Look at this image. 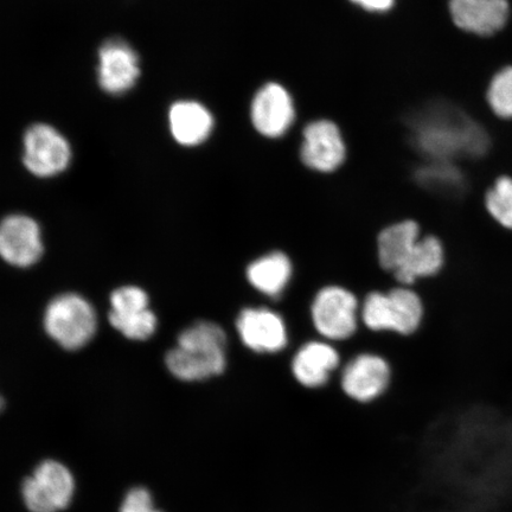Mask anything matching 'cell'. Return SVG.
Masks as SVG:
<instances>
[{
  "label": "cell",
  "mask_w": 512,
  "mask_h": 512,
  "mask_svg": "<svg viewBox=\"0 0 512 512\" xmlns=\"http://www.w3.org/2000/svg\"><path fill=\"white\" fill-rule=\"evenodd\" d=\"M72 151L55 128L36 124L24 136L23 163L32 175L53 177L67 169Z\"/></svg>",
  "instance_id": "30bf717a"
},
{
  "label": "cell",
  "mask_w": 512,
  "mask_h": 512,
  "mask_svg": "<svg viewBox=\"0 0 512 512\" xmlns=\"http://www.w3.org/2000/svg\"><path fill=\"white\" fill-rule=\"evenodd\" d=\"M251 118L255 130L262 136L283 137L296 119L291 94L279 83H267L254 96Z\"/></svg>",
  "instance_id": "5bb4252c"
},
{
  "label": "cell",
  "mask_w": 512,
  "mask_h": 512,
  "mask_svg": "<svg viewBox=\"0 0 512 512\" xmlns=\"http://www.w3.org/2000/svg\"><path fill=\"white\" fill-rule=\"evenodd\" d=\"M454 24L470 34L491 36L509 21V0H450Z\"/></svg>",
  "instance_id": "2e32d148"
},
{
  "label": "cell",
  "mask_w": 512,
  "mask_h": 512,
  "mask_svg": "<svg viewBox=\"0 0 512 512\" xmlns=\"http://www.w3.org/2000/svg\"><path fill=\"white\" fill-rule=\"evenodd\" d=\"M300 157L307 168L320 174H331L341 168L347 149L341 131L329 120H317L303 132Z\"/></svg>",
  "instance_id": "4fadbf2b"
},
{
  "label": "cell",
  "mask_w": 512,
  "mask_h": 512,
  "mask_svg": "<svg viewBox=\"0 0 512 512\" xmlns=\"http://www.w3.org/2000/svg\"><path fill=\"white\" fill-rule=\"evenodd\" d=\"M149 309V297L142 288L124 286L111 294V311L117 315Z\"/></svg>",
  "instance_id": "cb8c5ba5"
},
{
  "label": "cell",
  "mask_w": 512,
  "mask_h": 512,
  "mask_svg": "<svg viewBox=\"0 0 512 512\" xmlns=\"http://www.w3.org/2000/svg\"><path fill=\"white\" fill-rule=\"evenodd\" d=\"M169 123L178 144L195 146L206 142L213 130L214 119L198 102L178 101L170 108Z\"/></svg>",
  "instance_id": "ac0fdd59"
},
{
  "label": "cell",
  "mask_w": 512,
  "mask_h": 512,
  "mask_svg": "<svg viewBox=\"0 0 512 512\" xmlns=\"http://www.w3.org/2000/svg\"><path fill=\"white\" fill-rule=\"evenodd\" d=\"M361 9L374 14H383L393 8L395 0H350Z\"/></svg>",
  "instance_id": "4316f807"
},
{
  "label": "cell",
  "mask_w": 512,
  "mask_h": 512,
  "mask_svg": "<svg viewBox=\"0 0 512 512\" xmlns=\"http://www.w3.org/2000/svg\"><path fill=\"white\" fill-rule=\"evenodd\" d=\"M177 342L165 363L178 380H208L226 370L227 335L220 325L198 322L182 331Z\"/></svg>",
  "instance_id": "3957f363"
},
{
  "label": "cell",
  "mask_w": 512,
  "mask_h": 512,
  "mask_svg": "<svg viewBox=\"0 0 512 512\" xmlns=\"http://www.w3.org/2000/svg\"><path fill=\"white\" fill-rule=\"evenodd\" d=\"M448 261L450 255L445 240L437 233L426 232L405 264L393 274L392 281L396 285L409 287L431 283L445 273Z\"/></svg>",
  "instance_id": "8fae6325"
},
{
  "label": "cell",
  "mask_w": 512,
  "mask_h": 512,
  "mask_svg": "<svg viewBox=\"0 0 512 512\" xmlns=\"http://www.w3.org/2000/svg\"><path fill=\"white\" fill-rule=\"evenodd\" d=\"M361 304L360 294L347 285L318 287L307 310L313 335L341 348L355 342L363 331Z\"/></svg>",
  "instance_id": "277c9868"
},
{
  "label": "cell",
  "mask_w": 512,
  "mask_h": 512,
  "mask_svg": "<svg viewBox=\"0 0 512 512\" xmlns=\"http://www.w3.org/2000/svg\"><path fill=\"white\" fill-rule=\"evenodd\" d=\"M414 179L421 189L446 198L458 197L466 189L465 176L456 163L427 160L415 170Z\"/></svg>",
  "instance_id": "d6986e66"
},
{
  "label": "cell",
  "mask_w": 512,
  "mask_h": 512,
  "mask_svg": "<svg viewBox=\"0 0 512 512\" xmlns=\"http://www.w3.org/2000/svg\"><path fill=\"white\" fill-rule=\"evenodd\" d=\"M427 303L418 287L375 288L362 297L361 323L374 336L411 339L424 329Z\"/></svg>",
  "instance_id": "7a4b0ae2"
},
{
  "label": "cell",
  "mask_w": 512,
  "mask_h": 512,
  "mask_svg": "<svg viewBox=\"0 0 512 512\" xmlns=\"http://www.w3.org/2000/svg\"><path fill=\"white\" fill-rule=\"evenodd\" d=\"M0 254L12 266L35 265L43 254L41 230L36 221L24 215L5 217L0 227Z\"/></svg>",
  "instance_id": "9a60e30c"
},
{
  "label": "cell",
  "mask_w": 512,
  "mask_h": 512,
  "mask_svg": "<svg viewBox=\"0 0 512 512\" xmlns=\"http://www.w3.org/2000/svg\"><path fill=\"white\" fill-rule=\"evenodd\" d=\"M108 320L115 330L133 341H145L155 334L157 328V318L150 309L125 315L110 312Z\"/></svg>",
  "instance_id": "7402d4cb"
},
{
  "label": "cell",
  "mask_w": 512,
  "mask_h": 512,
  "mask_svg": "<svg viewBox=\"0 0 512 512\" xmlns=\"http://www.w3.org/2000/svg\"><path fill=\"white\" fill-rule=\"evenodd\" d=\"M486 99L497 117L512 119V67L499 70L492 78Z\"/></svg>",
  "instance_id": "603a6c76"
},
{
  "label": "cell",
  "mask_w": 512,
  "mask_h": 512,
  "mask_svg": "<svg viewBox=\"0 0 512 512\" xmlns=\"http://www.w3.org/2000/svg\"><path fill=\"white\" fill-rule=\"evenodd\" d=\"M425 233L424 226L414 217H402L384 224L375 238L376 261L381 272L392 280L393 274L405 264Z\"/></svg>",
  "instance_id": "7c38bea8"
},
{
  "label": "cell",
  "mask_w": 512,
  "mask_h": 512,
  "mask_svg": "<svg viewBox=\"0 0 512 512\" xmlns=\"http://www.w3.org/2000/svg\"><path fill=\"white\" fill-rule=\"evenodd\" d=\"M485 209L499 227L512 232V178L502 176L496 179L486 191Z\"/></svg>",
  "instance_id": "44dd1931"
},
{
  "label": "cell",
  "mask_w": 512,
  "mask_h": 512,
  "mask_svg": "<svg viewBox=\"0 0 512 512\" xmlns=\"http://www.w3.org/2000/svg\"><path fill=\"white\" fill-rule=\"evenodd\" d=\"M298 278V266L284 248H274L255 258L246 267L249 286L271 302L284 303Z\"/></svg>",
  "instance_id": "9c48e42d"
},
{
  "label": "cell",
  "mask_w": 512,
  "mask_h": 512,
  "mask_svg": "<svg viewBox=\"0 0 512 512\" xmlns=\"http://www.w3.org/2000/svg\"><path fill=\"white\" fill-rule=\"evenodd\" d=\"M236 330L248 350L278 356L294 348L290 322L283 311L268 306H247L236 318Z\"/></svg>",
  "instance_id": "52a82bcc"
},
{
  "label": "cell",
  "mask_w": 512,
  "mask_h": 512,
  "mask_svg": "<svg viewBox=\"0 0 512 512\" xmlns=\"http://www.w3.org/2000/svg\"><path fill=\"white\" fill-rule=\"evenodd\" d=\"M344 360L339 345L310 337L288 354L287 369L297 387L305 392L318 393L334 386Z\"/></svg>",
  "instance_id": "8992f818"
},
{
  "label": "cell",
  "mask_w": 512,
  "mask_h": 512,
  "mask_svg": "<svg viewBox=\"0 0 512 512\" xmlns=\"http://www.w3.org/2000/svg\"><path fill=\"white\" fill-rule=\"evenodd\" d=\"M44 329L66 350H79L96 331V315L91 304L79 294L66 293L49 303L44 313Z\"/></svg>",
  "instance_id": "ba28073f"
},
{
  "label": "cell",
  "mask_w": 512,
  "mask_h": 512,
  "mask_svg": "<svg viewBox=\"0 0 512 512\" xmlns=\"http://www.w3.org/2000/svg\"><path fill=\"white\" fill-rule=\"evenodd\" d=\"M31 477L57 511L66 510L72 503L75 480L67 466L56 460H44Z\"/></svg>",
  "instance_id": "ffe728a7"
},
{
  "label": "cell",
  "mask_w": 512,
  "mask_h": 512,
  "mask_svg": "<svg viewBox=\"0 0 512 512\" xmlns=\"http://www.w3.org/2000/svg\"><path fill=\"white\" fill-rule=\"evenodd\" d=\"M120 512H162L155 508L150 491L145 488H133L127 492Z\"/></svg>",
  "instance_id": "484cf974"
},
{
  "label": "cell",
  "mask_w": 512,
  "mask_h": 512,
  "mask_svg": "<svg viewBox=\"0 0 512 512\" xmlns=\"http://www.w3.org/2000/svg\"><path fill=\"white\" fill-rule=\"evenodd\" d=\"M22 497L30 512H59L38 489L34 478L27 477L22 483Z\"/></svg>",
  "instance_id": "d4e9b609"
},
{
  "label": "cell",
  "mask_w": 512,
  "mask_h": 512,
  "mask_svg": "<svg viewBox=\"0 0 512 512\" xmlns=\"http://www.w3.org/2000/svg\"><path fill=\"white\" fill-rule=\"evenodd\" d=\"M408 126L415 150L427 160L456 163L483 157L490 149L484 127L445 102L421 108L409 118Z\"/></svg>",
  "instance_id": "6da1fadb"
},
{
  "label": "cell",
  "mask_w": 512,
  "mask_h": 512,
  "mask_svg": "<svg viewBox=\"0 0 512 512\" xmlns=\"http://www.w3.org/2000/svg\"><path fill=\"white\" fill-rule=\"evenodd\" d=\"M344 358L336 386L345 400L358 407H371L386 398L395 380L394 364L386 354L360 349Z\"/></svg>",
  "instance_id": "5b68a950"
},
{
  "label": "cell",
  "mask_w": 512,
  "mask_h": 512,
  "mask_svg": "<svg viewBox=\"0 0 512 512\" xmlns=\"http://www.w3.org/2000/svg\"><path fill=\"white\" fill-rule=\"evenodd\" d=\"M99 83L105 92L123 94L139 78L138 56L123 41H108L99 51Z\"/></svg>",
  "instance_id": "e0dca14e"
}]
</instances>
